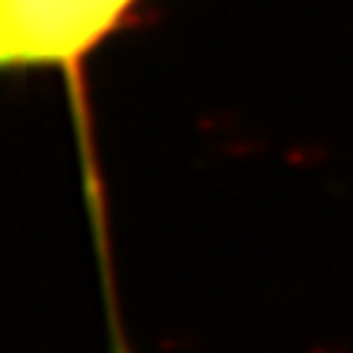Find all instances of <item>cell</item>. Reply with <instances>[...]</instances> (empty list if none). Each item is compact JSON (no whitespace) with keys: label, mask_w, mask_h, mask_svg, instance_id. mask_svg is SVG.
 Returning a JSON list of instances; mask_svg holds the SVG:
<instances>
[{"label":"cell","mask_w":353,"mask_h":353,"mask_svg":"<svg viewBox=\"0 0 353 353\" xmlns=\"http://www.w3.org/2000/svg\"><path fill=\"white\" fill-rule=\"evenodd\" d=\"M115 351H118V353H126V348H123V345H115Z\"/></svg>","instance_id":"2"},{"label":"cell","mask_w":353,"mask_h":353,"mask_svg":"<svg viewBox=\"0 0 353 353\" xmlns=\"http://www.w3.org/2000/svg\"><path fill=\"white\" fill-rule=\"evenodd\" d=\"M141 0H0L3 68H71Z\"/></svg>","instance_id":"1"}]
</instances>
